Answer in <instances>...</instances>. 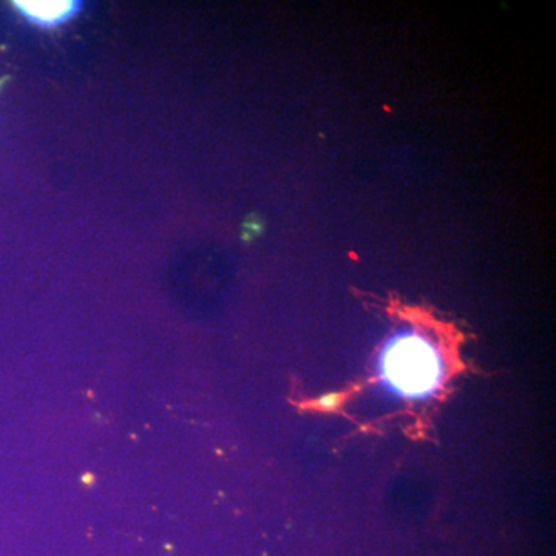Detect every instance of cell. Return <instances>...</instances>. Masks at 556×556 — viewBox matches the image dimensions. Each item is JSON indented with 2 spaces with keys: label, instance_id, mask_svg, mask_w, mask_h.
<instances>
[{
  "label": "cell",
  "instance_id": "6da1fadb",
  "mask_svg": "<svg viewBox=\"0 0 556 556\" xmlns=\"http://www.w3.org/2000/svg\"><path fill=\"white\" fill-rule=\"evenodd\" d=\"M380 376L405 397L422 399L438 390L444 376L441 350L426 327H413L388 340L379 358Z\"/></svg>",
  "mask_w": 556,
  "mask_h": 556
},
{
  "label": "cell",
  "instance_id": "7a4b0ae2",
  "mask_svg": "<svg viewBox=\"0 0 556 556\" xmlns=\"http://www.w3.org/2000/svg\"><path fill=\"white\" fill-rule=\"evenodd\" d=\"M13 5L33 24L58 27L72 20L80 10L79 2H13Z\"/></svg>",
  "mask_w": 556,
  "mask_h": 556
},
{
  "label": "cell",
  "instance_id": "3957f363",
  "mask_svg": "<svg viewBox=\"0 0 556 556\" xmlns=\"http://www.w3.org/2000/svg\"><path fill=\"white\" fill-rule=\"evenodd\" d=\"M340 401H342V397H340L339 394H329V396L321 397L320 401L317 402V407L325 409V412H331V409L339 407Z\"/></svg>",
  "mask_w": 556,
  "mask_h": 556
},
{
  "label": "cell",
  "instance_id": "277c9868",
  "mask_svg": "<svg viewBox=\"0 0 556 556\" xmlns=\"http://www.w3.org/2000/svg\"><path fill=\"white\" fill-rule=\"evenodd\" d=\"M7 80H9V76H5V78L0 79V89H2L3 86H5Z\"/></svg>",
  "mask_w": 556,
  "mask_h": 556
}]
</instances>
